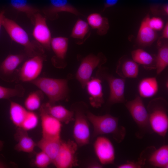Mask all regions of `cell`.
Segmentation results:
<instances>
[{
	"instance_id": "obj_1",
	"label": "cell",
	"mask_w": 168,
	"mask_h": 168,
	"mask_svg": "<svg viewBox=\"0 0 168 168\" xmlns=\"http://www.w3.org/2000/svg\"><path fill=\"white\" fill-rule=\"evenodd\" d=\"M86 116L93 126V138L112 134L118 142H120L124 139L126 130L124 127L119 125L118 118L108 114L96 115L90 112L87 113Z\"/></svg>"
},
{
	"instance_id": "obj_2",
	"label": "cell",
	"mask_w": 168,
	"mask_h": 168,
	"mask_svg": "<svg viewBox=\"0 0 168 168\" xmlns=\"http://www.w3.org/2000/svg\"><path fill=\"white\" fill-rule=\"evenodd\" d=\"M167 107L166 100L162 98H158L151 100L147 108L151 129L164 138L168 130Z\"/></svg>"
},
{
	"instance_id": "obj_3",
	"label": "cell",
	"mask_w": 168,
	"mask_h": 168,
	"mask_svg": "<svg viewBox=\"0 0 168 168\" xmlns=\"http://www.w3.org/2000/svg\"><path fill=\"white\" fill-rule=\"evenodd\" d=\"M30 82L47 96L49 102L52 105L64 99L68 94V80L66 79L39 77Z\"/></svg>"
},
{
	"instance_id": "obj_4",
	"label": "cell",
	"mask_w": 168,
	"mask_h": 168,
	"mask_svg": "<svg viewBox=\"0 0 168 168\" xmlns=\"http://www.w3.org/2000/svg\"><path fill=\"white\" fill-rule=\"evenodd\" d=\"M2 25L11 39L23 46L29 56L32 57L43 54V47L31 41L26 32L14 21L5 17Z\"/></svg>"
},
{
	"instance_id": "obj_5",
	"label": "cell",
	"mask_w": 168,
	"mask_h": 168,
	"mask_svg": "<svg viewBox=\"0 0 168 168\" xmlns=\"http://www.w3.org/2000/svg\"><path fill=\"white\" fill-rule=\"evenodd\" d=\"M106 60L105 56L101 53L97 55L90 54L82 59L76 77L82 88L86 87L94 70L97 68H100Z\"/></svg>"
},
{
	"instance_id": "obj_6",
	"label": "cell",
	"mask_w": 168,
	"mask_h": 168,
	"mask_svg": "<svg viewBox=\"0 0 168 168\" xmlns=\"http://www.w3.org/2000/svg\"><path fill=\"white\" fill-rule=\"evenodd\" d=\"M139 96L124 103L132 118L143 133L149 132L150 128L149 121L148 113L143 101Z\"/></svg>"
},
{
	"instance_id": "obj_7",
	"label": "cell",
	"mask_w": 168,
	"mask_h": 168,
	"mask_svg": "<svg viewBox=\"0 0 168 168\" xmlns=\"http://www.w3.org/2000/svg\"><path fill=\"white\" fill-rule=\"evenodd\" d=\"M78 146L74 141L62 140L58 152L52 163L57 168H70L77 166L76 153Z\"/></svg>"
},
{
	"instance_id": "obj_8",
	"label": "cell",
	"mask_w": 168,
	"mask_h": 168,
	"mask_svg": "<svg viewBox=\"0 0 168 168\" xmlns=\"http://www.w3.org/2000/svg\"><path fill=\"white\" fill-rule=\"evenodd\" d=\"M93 147L95 154L101 164L114 163L115 155V148L108 138L100 135L97 137Z\"/></svg>"
},
{
	"instance_id": "obj_9",
	"label": "cell",
	"mask_w": 168,
	"mask_h": 168,
	"mask_svg": "<svg viewBox=\"0 0 168 168\" xmlns=\"http://www.w3.org/2000/svg\"><path fill=\"white\" fill-rule=\"evenodd\" d=\"M74 120L73 135L74 141L80 147L88 144L90 131L86 116L82 111L78 110L76 111Z\"/></svg>"
},
{
	"instance_id": "obj_10",
	"label": "cell",
	"mask_w": 168,
	"mask_h": 168,
	"mask_svg": "<svg viewBox=\"0 0 168 168\" xmlns=\"http://www.w3.org/2000/svg\"><path fill=\"white\" fill-rule=\"evenodd\" d=\"M33 21L34 27L32 35L34 38L41 46L47 49H50L52 37L46 17L40 12H38L35 15Z\"/></svg>"
},
{
	"instance_id": "obj_11",
	"label": "cell",
	"mask_w": 168,
	"mask_h": 168,
	"mask_svg": "<svg viewBox=\"0 0 168 168\" xmlns=\"http://www.w3.org/2000/svg\"><path fill=\"white\" fill-rule=\"evenodd\" d=\"M44 59L42 55H37L25 61L19 72L20 79L30 82L38 77L42 69Z\"/></svg>"
},
{
	"instance_id": "obj_12",
	"label": "cell",
	"mask_w": 168,
	"mask_h": 168,
	"mask_svg": "<svg viewBox=\"0 0 168 168\" xmlns=\"http://www.w3.org/2000/svg\"><path fill=\"white\" fill-rule=\"evenodd\" d=\"M39 111L42 138L52 139H61V122L48 114L41 106Z\"/></svg>"
},
{
	"instance_id": "obj_13",
	"label": "cell",
	"mask_w": 168,
	"mask_h": 168,
	"mask_svg": "<svg viewBox=\"0 0 168 168\" xmlns=\"http://www.w3.org/2000/svg\"><path fill=\"white\" fill-rule=\"evenodd\" d=\"M104 77L109 84L110 93L108 101L110 104L125 103L126 101L124 96L125 80L111 75H105Z\"/></svg>"
},
{
	"instance_id": "obj_14",
	"label": "cell",
	"mask_w": 168,
	"mask_h": 168,
	"mask_svg": "<svg viewBox=\"0 0 168 168\" xmlns=\"http://www.w3.org/2000/svg\"><path fill=\"white\" fill-rule=\"evenodd\" d=\"M50 2L49 6L45 9L43 12L46 16L51 20L57 19L58 13L61 12H68L77 16H83L68 0H50Z\"/></svg>"
},
{
	"instance_id": "obj_15",
	"label": "cell",
	"mask_w": 168,
	"mask_h": 168,
	"mask_svg": "<svg viewBox=\"0 0 168 168\" xmlns=\"http://www.w3.org/2000/svg\"><path fill=\"white\" fill-rule=\"evenodd\" d=\"M86 87L89 96V100L91 106L95 108L101 107L104 102L101 79L98 77H91Z\"/></svg>"
},
{
	"instance_id": "obj_16",
	"label": "cell",
	"mask_w": 168,
	"mask_h": 168,
	"mask_svg": "<svg viewBox=\"0 0 168 168\" xmlns=\"http://www.w3.org/2000/svg\"><path fill=\"white\" fill-rule=\"evenodd\" d=\"M41 106L48 114L61 123L68 124L74 120V112L62 105H52L48 102Z\"/></svg>"
},
{
	"instance_id": "obj_17",
	"label": "cell",
	"mask_w": 168,
	"mask_h": 168,
	"mask_svg": "<svg viewBox=\"0 0 168 168\" xmlns=\"http://www.w3.org/2000/svg\"><path fill=\"white\" fill-rule=\"evenodd\" d=\"M27 131L21 127H17L14 138L17 142L14 149L18 152L32 153L36 147V143L28 135Z\"/></svg>"
},
{
	"instance_id": "obj_18",
	"label": "cell",
	"mask_w": 168,
	"mask_h": 168,
	"mask_svg": "<svg viewBox=\"0 0 168 168\" xmlns=\"http://www.w3.org/2000/svg\"><path fill=\"white\" fill-rule=\"evenodd\" d=\"M149 16L147 15L142 20L138 33L137 41L142 47L150 45L156 40L157 35L156 31L149 25L148 20Z\"/></svg>"
},
{
	"instance_id": "obj_19",
	"label": "cell",
	"mask_w": 168,
	"mask_h": 168,
	"mask_svg": "<svg viewBox=\"0 0 168 168\" xmlns=\"http://www.w3.org/2000/svg\"><path fill=\"white\" fill-rule=\"evenodd\" d=\"M139 72L138 64L132 59H120L117 65L116 72L122 78H134Z\"/></svg>"
},
{
	"instance_id": "obj_20",
	"label": "cell",
	"mask_w": 168,
	"mask_h": 168,
	"mask_svg": "<svg viewBox=\"0 0 168 168\" xmlns=\"http://www.w3.org/2000/svg\"><path fill=\"white\" fill-rule=\"evenodd\" d=\"M87 22L89 26L96 30L100 35L106 34L110 28L108 19L100 13L94 12L89 14L86 18Z\"/></svg>"
},
{
	"instance_id": "obj_21",
	"label": "cell",
	"mask_w": 168,
	"mask_h": 168,
	"mask_svg": "<svg viewBox=\"0 0 168 168\" xmlns=\"http://www.w3.org/2000/svg\"><path fill=\"white\" fill-rule=\"evenodd\" d=\"M159 86L157 79L154 77L144 78L139 82L138 87L139 96L141 98L152 97L157 93Z\"/></svg>"
},
{
	"instance_id": "obj_22",
	"label": "cell",
	"mask_w": 168,
	"mask_h": 168,
	"mask_svg": "<svg viewBox=\"0 0 168 168\" xmlns=\"http://www.w3.org/2000/svg\"><path fill=\"white\" fill-rule=\"evenodd\" d=\"M62 140L43 138L36 143V147L45 152L51 158L52 162L59 150Z\"/></svg>"
},
{
	"instance_id": "obj_23",
	"label": "cell",
	"mask_w": 168,
	"mask_h": 168,
	"mask_svg": "<svg viewBox=\"0 0 168 168\" xmlns=\"http://www.w3.org/2000/svg\"><path fill=\"white\" fill-rule=\"evenodd\" d=\"M152 166L160 168H168V145H164L155 150L148 159Z\"/></svg>"
},
{
	"instance_id": "obj_24",
	"label": "cell",
	"mask_w": 168,
	"mask_h": 168,
	"mask_svg": "<svg viewBox=\"0 0 168 168\" xmlns=\"http://www.w3.org/2000/svg\"><path fill=\"white\" fill-rule=\"evenodd\" d=\"M69 43L68 38L59 36L52 38L50 43L56 57L60 61H64L68 51Z\"/></svg>"
},
{
	"instance_id": "obj_25",
	"label": "cell",
	"mask_w": 168,
	"mask_h": 168,
	"mask_svg": "<svg viewBox=\"0 0 168 168\" xmlns=\"http://www.w3.org/2000/svg\"><path fill=\"white\" fill-rule=\"evenodd\" d=\"M24 57L19 54H10L7 56L0 65V71L4 75L12 73L23 61Z\"/></svg>"
},
{
	"instance_id": "obj_26",
	"label": "cell",
	"mask_w": 168,
	"mask_h": 168,
	"mask_svg": "<svg viewBox=\"0 0 168 168\" xmlns=\"http://www.w3.org/2000/svg\"><path fill=\"white\" fill-rule=\"evenodd\" d=\"M132 59L138 64L142 65L149 69H155V59L149 53L143 49H138L131 52Z\"/></svg>"
},
{
	"instance_id": "obj_27",
	"label": "cell",
	"mask_w": 168,
	"mask_h": 168,
	"mask_svg": "<svg viewBox=\"0 0 168 168\" xmlns=\"http://www.w3.org/2000/svg\"><path fill=\"white\" fill-rule=\"evenodd\" d=\"M28 110L20 104L11 101L9 107L10 118L17 127H20Z\"/></svg>"
},
{
	"instance_id": "obj_28",
	"label": "cell",
	"mask_w": 168,
	"mask_h": 168,
	"mask_svg": "<svg viewBox=\"0 0 168 168\" xmlns=\"http://www.w3.org/2000/svg\"><path fill=\"white\" fill-rule=\"evenodd\" d=\"M90 27L87 21L78 18L72 28L70 37L82 40L83 42L86 39V36H89Z\"/></svg>"
},
{
	"instance_id": "obj_29",
	"label": "cell",
	"mask_w": 168,
	"mask_h": 168,
	"mask_svg": "<svg viewBox=\"0 0 168 168\" xmlns=\"http://www.w3.org/2000/svg\"><path fill=\"white\" fill-rule=\"evenodd\" d=\"M10 2L14 9L26 14L32 20H34L36 13L40 12L38 8L30 4L27 0H10Z\"/></svg>"
},
{
	"instance_id": "obj_30",
	"label": "cell",
	"mask_w": 168,
	"mask_h": 168,
	"mask_svg": "<svg viewBox=\"0 0 168 168\" xmlns=\"http://www.w3.org/2000/svg\"><path fill=\"white\" fill-rule=\"evenodd\" d=\"M155 69L157 74H160L168 65L167 43L160 45L155 58Z\"/></svg>"
},
{
	"instance_id": "obj_31",
	"label": "cell",
	"mask_w": 168,
	"mask_h": 168,
	"mask_svg": "<svg viewBox=\"0 0 168 168\" xmlns=\"http://www.w3.org/2000/svg\"><path fill=\"white\" fill-rule=\"evenodd\" d=\"M25 90L20 85H16L14 88H10L0 86V99H9L15 96L22 97Z\"/></svg>"
},
{
	"instance_id": "obj_32",
	"label": "cell",
	"mask_w": 168,
	"mask_h": 168,
	"mask_svg": "<svg viewBox=\"0 0 168 168\" xmlns=\"http://www.w3.org/2000/svg\"><path fill=\"white\" fill-rule=\"evenodd\" d=\"M39 92H33L30 93L26 99L24 105L26 109L33 111L40 108L41 98Z\"/></svg>"
},
{
	"instance_id": "obj_33",
	"label": "cell",
	"mask_w": 168,
	"mask_h": 168,
	"mask_svg": "<svg viewBox=\"0 0 168 168\" xmlns=\"http://www.w3.org/2000/svg\"><path fill=\"white\" fill-rule=\"evenodd\" d=\"M39 118L37 115L33 111H28L20 127L28 131L34 129L38 125Z\"/></svg>"
},
{
	"instance_id": "obj_34",
	"label": "cell",
	"mask_w": 168,
	"mask_h": 168,
	"mask_svg": "<svg viewBox=\"0 0 168 168\" xmlns=\"http://www.w3.org/2000/svg\"><path fill=\"white\" fill-rule=\"evenodd\" d=\"M52 163L51 158L44 152L41 151L36 154L34 164L36 167L46 168Z\"/></svg>"
},
{
	"instance_id": "obj_35",
	"label": "cell",
	"mask_w": 168,
	"mask_h": 168,
	"mask_svg": "<svg viewBox=\"0 0 168 168\" xmlns=\"http://www.w3.org/2000/svg\"><path fill=\"white\" fill-rule=\"evenodd\" d=\"M148 23L149 26L155 31L160 30L164 26V22L159 17H149Z\"/></svg>"
},
{
	"instance_id": "obj_36",
	"label": "cell",
	"mask_w": 168,
	"mask_h": 168,
	"mask_svg": "<svg viewBox=\"0 0 168 168\" xmlns=\"http://www.w3.org/2000/svg\"><path fill=\"white\" fill-rule=\"evenodd\" d=\"M146 159L142 158L138 161H127L126 163L117 166L118 168H140L145 163Z\"/></svg>"
},
{
	"instance_id": "obj_37",
	"label": "cell",
	"mask_w": 168,
	"mask_h": 168,
	"mask_svg": "<svg viewBox=\"0 0 168 168\" xmlns=\"http://www.w3.org/2000/svg\"><path fill=\"white\" fill-rule=\"evenodd\" d=\"M119 0H104V7L102 12L108 8L115 6L118 2Z\"/></svg>"
},
{
	"instance_id": "obj_38",
	"label": "cell",
	"mask_w": 168,
	"mask_h": 168,
	"mask_svg": "<svg viewBox=\"0 0 168 168\" xmlns=\"http://www.w3.org/2000/svg\"><path fill=\"white\" fill-rule=\"evenodd\" d=\"M168 38V23L167 22L163 28V30L161 39Z\"/></svg>"
},
{
	"instance_id": "obj_39",
	"label": "cell",
	"mask_w": 168,
	"mask_h": 168,
	"mask_svg": "<svg viewBox=\"0 0 168 168\" xmlns=\"http://www.w3.org/2000/svg\"><path fill=\"white\" fill-rule=\"evenodd\" d=\"M103 167V165L100 163L96 162L91 163L87 166V167L89 168H101Z\"/></svg>"
},
{
	"instance_id": "obj_40",
	"label": "cell",
	"mask_w": 168,
	"mask_h": 168,
	"mask_svg": "<svg viewBox=\"0 0 168 168\" xmlns=\"http://www.w3.org/2000/svg\"><path fill=\"white\" fill-rule=\"evenodd\" d=\"M4 13L5 11L4 10L0 12V32L1 27L2 26L3 21L5 17Z\"/></svg>"
},
{
	"instance_id": "obj_41",
	"label": "cell",
	"mask_w": 168,
	"mask_h": 168,
	"mask_svg": "<svg viewBox=\"0 0 168 168\" xmlns=\"http://www.w3.org/2000/svg\"><path fill=\"white\" fill-rule=\"evenodd\" d=\"M162 9L165 13L168 15V4L164 5L162 7Z\"/></svg>"
},
{
	"instance_id": "obj_42",
	"label": "cell",
	"mask_w": 168,
	"mask_h": 168,
	"mask_svg": "<svg viewBox=\"0 0 168 168\" xmlns=\"http://www.w3.org/2000/svg\"><path fill=\"white\" fill-rule=\"evenodd\" d=\"M7 166L3 162L0 161V168H5L7 167Z\"/></svg>"
},
{
	"instance_id": "obj_43",
	"label": "cell",
	"mask_w": 168,
	"mask_h": 168,
	"mask_svg": "<svg viewBox=\"0 0 168 168\" xmlns=\"http://www.w3.org/2000/svg\"><path fill=\"white\" fill-rule=\"evenodd\" d=\"M3 145V142L1 140H0V150L2 148Z\"/></svg>"
}]
</instances>
